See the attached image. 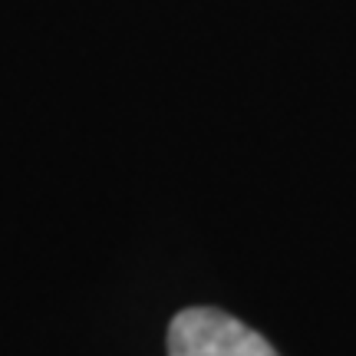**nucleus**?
<instances>
[{
    "mask_svg": "<svg viewBox=\"0 0 356 356\" xmlns=\"http://www.w3.org/2000/svg\"><path fill=\"white\" fill-rule=\"evenodd\" d=\"M168 356H280L267 337L218 307L178 310L165 333Z\"/></svg>",
    "mask_w": 356,
    "mask_h": 356,
    "instance_id": "1",
    "label": "nucleus"
}]
</instances>
